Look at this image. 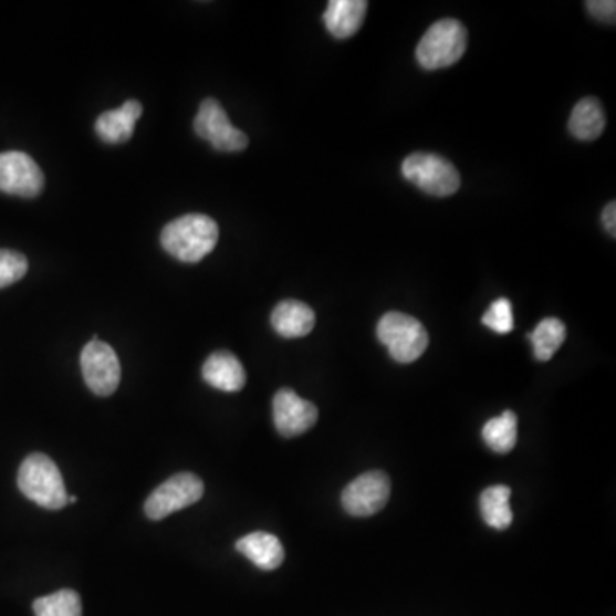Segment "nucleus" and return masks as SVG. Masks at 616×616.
Segmentation results:
<instances>
[{
    "mask_svg": "<svg viewBox=\"0 0 616 616\" xmlns=\"http://www.w3.org/2000/svg\"><path fill=\"white\" fill-rule=\"evenodd\" d=\"M220 239V228L206 215H186L161 231L163 249L182 262H199L212 252Z\"/></svg>",
    "mask_w": 616,
    "mask_h": 616,
    "instance_id": "nucleus-1",
    "label": "nucleus"
},
{
    "mask_svg": "<svg viewBox=\"0 0 616 616\" xmlns=\"http://www.w3.org/2000/svg\"><path fill=\"white\" fill-rule=\"evenodd\" d=\"M18 487L27 499L49 511L67 505L69 495L61 471L49 456H28L18 473Z\"/></svg>",
    "mask_w": 616,
    "mask_h": 616,
    "instance_id": "nucleus-2",
    "label": "nucleus"
},
{
    "mask_svg": "<svg viewBox=\"0 0 616 616\" xmlns=\"http://www.w3.org/2000/svg\"><path fill=\"white\" fill-rule=\"evenodd\" d=\"M468 46V31L456 20H440L428 28L416 46V59L427 71L449 67L459 62Z\"/></svg>",
    "mask_w": 616,
    "mask_h": 616,
    "instance_id": "nucleus-3",
    "label": "nucleus"
},
{
    "mask_svg": "<svg viewBox=\"0 0 616 616\" xmlns=\"http://www.w3.org/2000/svg\"><path fill=\"white\" fill-rule=\"evenodd\" d=\"M377 337L397 364H413L428 348V333L418 319L389 312L377 325Z\"/></svg>",
    "mask_w": 616,
    "mask_h": 616,
    "instance_id": "nucleus-4",
    "label": "nucleus"
},
{
    "mask_svg": "<svg viewBox=\"0 0 616 616\" xmlns=\"http://www.w3.org/2000/svg\"><path fill=\"white\" fill-rule=\"evenodd\" d=\"M403 177L413 186L435 197L458 192L461 177L452 163L430 153H415L403 161Z\"/></svg>",
    "mask_w": 616,
    "mask_h": 616,
    "instance_id": "nucleus-5",
    "label": "nucleus"
},
{
    "mask_svg": "<svg viewBox=\"0 0 616 616\" xmlns=\"http://www.w3.org/2000/svg\"><path fill=\"white\" fill-rule=\"evenodd\" d=\"M205 495V483L192 473H178L159 484L144 503V512L152 521H161L174 512L194 505Z\"/></svg>",
    "mask_w": 616,
    "mask_h": 616,
    "instance_id": "nucleus-6",
    "label": "nucleus"
},
{
    "mask_svg": "<svg viewBox=\"0 0 616 616\" xmlns=\"http://www.w3.org/2000/svg\"><path fill=\"white\" fill-rule=\"evenodd\" d=\"M194 130L218 152H243L249 146V137L231 125L223 106L215 98H206L199 106L194 121Z\"/></svg>",
    "mask_w": 616,
    "mask_h": 616,
    "instance_id": "nucleus-7",
    "label": "nucleus"
},
{
    "mask_svg": "<svg viewBox=\"0 0 616 616\" xmlns=\"http://www.w3.org/2000/svg\"><path fill=\"white\" fill-rule=\"evenodd\" d=\"M84 383L96 396H112L121 384V362L111 344L93 337L81 353Z\"/></svg>",
    "mask_w": 616,
    "mask_h": 616,
    "instance_id": "nucleus-8",
    "label": "nucleus"
},
{
    "mask_svg": "<svg viewBox=\"0 0 616 616\" xmlns=\"http://www.w3.org/2000/svg\"><path fill=\"white\" fill-rule=\"evenodd\" d=\"M390 497V480L384 471L359 474L344 488L341 502L344 511L355 518H370L383 511Z\"/></svg>",
    "mask_w": 616,
    "mask_h": 616,
    "instance_id": "nucleus-9",
    "label": "nucleus"
},
{
    "mask_svg": "<svg viewBox=\"0 0 616 616\" xmlns=\"http://www.w3.org/2000/svg\"><path fill=\"white\" fill-rule=\"evenodd\" d=\"M45 187V175L31 156L21 152L0 153V190L11 196L36 197Z\"/></svg>",
    "mask_w": 616,
    "mask_h": 616,
    "instance_id": "nucleus-10",
    "label": "nucleus"
},
{
    "mask_svg": "<svg viewBox=\"0 0 616 616\" xmlns=\"http://www.w3.org/2000/svg\"><path fill=\"white\" fill-rule=\"evenodd\" d=\"M276 430L283 437H299L317 424L319 411L314 403L305 401L295 390H278L273 399Z\"/></svg>",
    "mask_w": 616,
    "mask_h": 616,
    "instance_id": "nucleus-11",
    "label": "nucleus"
},
{
    "mask_svg": "<svg viewBox=\"0 0 616 616\" xmlns=\"http://www.w3.org/2000/svg\"><path fill=\"white\" fill-rule=\"evenodd\" d=\"M206 384L223 393H239L246 387L247 374L240 359L230 352H216L202 365Z\"/></svg>",
    "mask_w": 616,
    "mask_h": 616,
    "instance_id": "nucleus-12",
    "label": "nucleus"
},
{
    "mask_svg": "<svg viewBox=\"0 0 616 616\" xmlns=\"http://www.w3.org/2000/svg\"><path fill=\"white\" fill-rule=\"evenodd\" d=\"M140 115H143V105L136 100H129L117 111L105 112L96 118V134L106 144L127 143L133 137L134 127Z\"/></svg>",
    "mask_w": 616,
    "mask_h": 616,
    "instance_id": "nucleus-13",
    "label": "nucleus"
},
{
    "mask_svg": "<svg viewBox=\"0 0 616 616\" xmlns=\"http://www.w3.org/2000/svg\"><path fill=\"white\" fill-rule=\"evenodd\" d=\"M271 324L281 337L286 340L303 337L314 330L315 314L306 303L299 300H283L274 306Z\"/></svg>",
    "mask_w": 616,
    "mask_h": 616,
    "instance_id": "nucleus-14",
    "label": "nucleus"
},
{
    "mask_svg": "<svg viewBox=\"0 0 616 616\" xmlns=\"http://www.w3.org/2000/svg\"><path fill=\"white\" fill-rule=\"evenodd\" d=\"M365 0H331L324 12V24L334 39H349L358 33L367 14Z\"/></svg>",
    "mask_w": 616,
    "mask_h": 616,
    "instance_id": "nucleus-15",
    "label": "nucleus"
},
{
    "mask_svg": "<svg viewBox=\"0 0 616 616\" xmlns=\"http://www.w3.org/2000/svg\"><path fill=\"white\" fill-rule=\"evenodd\" d=\"M234 549L261 571H276L284 560V549L274 534L255 531L237 541Z\"/></svg>",
    "mask_w": 616,
    "mask_h": 616,
    "instance_id": "nucleus-16",
    "label": "nucleus"
},
{
    "mask_svg": "<svg viewBox=\"0 0 616 616\" xmlns=\"http://www.w3.org/2000/svg\"><path fill=\"white\" fill-rule=\"evenodd\" d=\"M606 117L602 103L596 98H584L574 106L568 130L578 140H594L605 130Z\"/></svg>",
    "mask_w": 616,
    "mask_h": 616,
    "instance_id": "nucleus-17",
    "label": "nucleus"
},
{
    "mask_svg": "<svg viewBox=\"0 0 616 616\" xmlns=\"http://www.w3.org/2000/svg\"><path fill=\"white\" fill-rule=\"evenodd\" d=\"M511 488L495 484L481 493L480 509L483 521L493 530L503 531L512 524L514 514L511 511Z\"/></svg>",
    "mask_w": 616,
    "mask_h": 616,
    "instance_id": "nucleus-18",
    "label": "nucleus"
},
{
    "mask_svg": "<svg viewBox=\"0 0 616 616\" xmlns=\"http://www.w3.org/2000/svg\"><path fill=\"white\" fill-rule=\"evenodd\" d=\"M483 440L493 452L507 455L518 443V416L514 411H503L483 427Z\"/></svg>",
    "mask_w": 616,
    "mask_h": 616,
    "instance_id": "nucleus-19",
    "label": "nucleus"
},
{
    "mask_svg": "<svg viewBox=\"0 0 616 616\" xmlns=\"http://www.w3.org/2000/svg\"><path fill=\"white\" fill-rule=\"evenodd\" d=\"M567 337L564 322L560 319H545L536 325V330L530 334V341L533 343L534 356L540 362H549L553 358L560 346L564 344Z\"/></svg>",
    "mask_w": 616,
    "mask_h": 616,
    "instance_id": "nucleus-20",
    "label": "nucleus"
},
{
    "mask_svg": "<svg viewBox=\"0 0 616 616\" xmlns=\"http://www.w3.org/2000/svg\"><path fill=\"white\" fill-rule=\"evenodd\" d=\"M34 616H83V605L76 591L61 589L39 597L33 605Z\"/></svg>",
    "mask_w": 616,
    "mask_h": 616,
    "instance_id": "nucleus-21",
    "label": "nucleus"
},
{
    "mask_svg": "<svg viewBox=\"0 0 616 616\" xmlns=\"http://www.w3.org/2000/svg\"><path fill=\"white\" fill-rule=\"evenodd\" d=\"M488 330L497 334H509L514 331V314H512V303L509 299H499L490 305L481 319Z\"/></svg>",
    "mask_w": 616,
    "mask_h": 616,
    "instance_id": "nucleus-22",
    "label": "nucleus"
},
{
    "mask_svg": "<svg viewBox=\"0 0 616 616\" xmlns=\"http://www.w3.org/2000/svg\"><path fill=\"white\" fill-rule=\"evenodd\" d=\"M28 273V259L14 250H0V290L23 280Z\"/></svg>",
    "mask_w": 616,
    "mask_h": 616,
    "instance_id": "nucleus-23",
    "label": "nucleus"
},
{
    "mask_svg": "<svg viewBox=\"0 0 616 616\" xmlns=\"http://www.w3.org/2000/svg\"><path fill=\"white\" fill-rule=\"evenodd\" d=\"M586 8L597 21L615 23L616 2L613 0H589L586 2Z\"/></svg>",
    "mask_w": 616,
    "mask_h": 616,
    "instance_id": "nucleus-24",
    "label": "nucleus"
},
{
    "mask_svg": "<svg viewBox=\"0 0 616 616\" xmlns=\"http://www.w3.org/2000/svg\"><path fill=\"white\" fill-rule=\"evenodd\" d=\"M603 225L612 237L616 234V202H609L603 211Z\"/></svg>",
    "mask_w": 616,
    "mask_h": 616,
    "instance_id": "nucleus-25",
    "label": "nucleus"
},
{
    "mask_svg": "<svg viewBox=\"0 0 616 616\" xmlns=\"http://www.w3.org/2000/svg\"><path fill=\"white\" fill-rule=\"evenodd\" d=\"M76 502H77V497H69L67 503H76Z\"/></svg>",
    "mask_w": 616,
    "mask_h": 616,
    "instance_id": "nucleus-26",
    "label": "nucleus"
}]
</instances>
